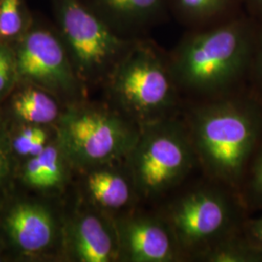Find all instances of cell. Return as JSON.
I'll return each mask as SVG.
<instances>
[{"label":"cell","instance_id":"1","mask_svg":"<svg viewBox=\"0 0 262 262\" xmlns=\"http://www.w3.org/2000/svg\"><path fill=\"white\" fill-rule=\"evenodd\" d=\"M249 52V33L231 21L187 36L169 63L178 86L195 94H217L241 74Z\"/></svg>","mask_w":262,"mask_h":262},{"label":"cell","instance_id":"2","mask_svg":"<svg viewBox=\"0 0 262 262\" xmlns=\"http://www.w3.org/2000/svg\"><path fill=\"white\" fill-rule=\"evenodd\" d=\"M190 135L178 122L162 119L140 126L126 157L128 173L139 196L158 197L176 187L194 164Z\"/></svg>","mask_w":262,"mask_h":262},{"label":"cell","instance_id":"3","mask_svg":"<svg viewBox=\"0 0 262 262\" xmlns=\"http://www.w3.org/2000/svg\"><path fill=\"white\" fill-rule=\"evenodd\" d=\"M177 86L169 63L144 43L130 45L123 54L113 83L114 93L138 126L168 118L177 103Z\"/></svg>","mask_w":262,"mask_h":262},{"label":"cell","instance_id":"4","mask_svg":"<svg viewBox=\"0 0 262 262\" xmlns=\"http://www.w3.org/2000/svg\"><path fill=\"white\" fill-rule=\"evenodd\" d=\"M254 134L251 117L233 102L208 104L192 117L190 137L196 157L215 178L228 181L239 174Z\"/></svg>","mask_w":262,"mask_h":262},{"label":"cell","instance_id":"5","mask_svg":"<svg viewBox=\"0 0 262 262\" xmlns=\"http://www.w3.org/2000/svg\"><path fill=\"white\" fill-rule=\"evenodd\" d=\"M140 126L97 109L67 113L59 126V141L67 158L79 166L93 167L125 158L138 138Z\"/></svg>","mask_w":262,"mask_h":262},{"label":"cell","instance_id":"6","mask_svg":"<svg viewBox=\"0 0 262 262\" xmlns=\"http://www.w3.org/2000/svg\"><path fill=\"white\" fill-rule=\"evenodd\" d=\"M57 8L63 34L83 75L102 71L130 47L79 0H57Z\"/></svg>","mask_w":262,"mask_h":262},{"label":"cell","instance_id":"7","mask_svg":"<svg viewBox=\"0 0 262 262\" xmlns=\"http://www.w3.org/2000/svg\"><path fill=\"white\" fill-rule=\"evenodd\" d=\"M231 220L227 199L219 190L201 188L188 192L170 208L168 224L179 248L205 251L220 242Z\"/></svg>","mask_w":262,"mask_h":262},{"label":"cell","instance_id":"8","mask_svg":"<svg viewBox=\"0 0 262 262\" xmlns=\"http://www.w3.org/2000/svg\"><path fill=\"white\" fill-rule=\"evenodd\" d=\"M17 73L37 84L57 90H72L75 78L58 40L45 30L26 35L16 57Z\"/></svg>","mask_w":262,"mask_h":262},{"label":"cell","instance_id":"9","mask_svg":"<svg viewBox=\"0 0 262 262\" xmlns=\"http://www.w3.org/2000/svg\"><path fill=\"white\" fill-rule=\"evenodd\" d=\"M122 245L133 262H169L177 258L179 246L167 222L138 215L122 225Z\"/></svg>","mask_w":262,"mask_h":262},{"label":"cell","instance_id":"10","mask_svg":"<svg viewBox=\"0 0 262 262\" xmlns=\"http://www.w3.org/2000/svg\"><path fill=\"white\" fill-rule=\"evenodd\" d=\"M5 225L13 242L28 253L46 249L55 235L51 215L45 209L36 205L14 207L6 217Z\"/></svg>","mask_w":262,"mask_h":262},{"label":"cell","instance_id":"11","mask_svg":"<svg viewBox=\"0 0 262 262\" xmlns=\"http://www.w3.org/2000/svg\"><path fill=\"white\" fill-rule=\"evenodd\" d=\"M74 246L79 260L111 261L115 256L112 234L96 215H83L74 228Z\"/></svg>","mask_w":262,"mask_h":262},{"label":"cell","instance_id":"12","mask_svg":"<svg viewBox=\"0 0 262 262\" xmlns=\"http://www.w3.org/2000/svg\"><path fill=\"white\" fill-rule=\"evenodd\" d=\"M86 187L98 205L111 210L128 206L138 194L129 175L126 177L109 169L93 171L86 178Z\"/></svg>","mask_w":262,"mask_h":262},{"label":"cell","instance_id":"13","mask_svg":"<svg viewBox=\"0 0 262 262\" xmlns=\"http://www.w3.org/2000/svg\"><path fill=\"white\" fill-rule=\"evenodd\" d=\"M13 107L21 120L38 124L55 121L58 114L56 102L45 93L35 89H27L18 94Z\"/></svg>","mask_w":262,"mask_h":262},{"label":"cell","instance_id":"14","mask_svg":"<svg viewBox=\"0 0 262 262\" xmlns=\"http://www.w3.org/2000/svg\"><path fill=\"white\" fill-rule=\"evenodd\" d=\"M99 3L118 18L141 28L157 18L164 7L165 0H98Z\"/></svg>","mask_w":262,"mask_h":262},{"label":"cell","instance_id":"15","mask_svg":"<svg viewBox=\"0 0 262 262\" xmlns=\"http://www.w3.org/2000/svg\"><path fill=\"white\" fill-rule=\"evenodd\" d=\"M230 0H174L181 16L189 20H206L225 11Z\"/></svg>","mask_w":262,"mask_h":262},{"label":"cell","instance_id":"16","mask_svg":"<svg viewBox=\"0 0 262 262\" xmlns=\"http://www.w3.org/2000/svg\"><path fill=\"white\" fill-rule=\"evenodd\" d=\"M24 25L20 0H0V38L17 36Z\"/></svg>","mask_w":262,"mask_h":262},{"label":"cell","instance_id":"17","mask_svg":"<svg viewBox=\"0 0 262 262\" xmlns=\"http://www.w3.org/2000/svg\"><path fill=\"white\" fill-rule=\"evenodd\" d=\"M43 173V188L55 187L63 179V164L58 150L53 146H46L39 155Z\"/></svg>","mask_w":262,"mask_h":262},{"label":"cell","instance_id":"18","mask_svg":"<svg viewBox=\"0 0 262 262\" xmlns=\"http://www.w3.org/2000/svg\"><path fill=\"white\" fill-rule=\"evenodd\" d=\"M47 134L39 127L21 131L14 141V148L21 156H38L46 147Z\"/></svg>","mask_w":262,"mask_h":262},{"label":"cell","instance_id":"19","mask_svg":"<svg viewBox=\"0 0 262 262\" xmlns=\"http://www.w3.org/2000/svg\"><path fill=\"white\" fill-rule=\"evenodd\" d=\"M17 73L16 58L8 48L0 44V95L9 88Z\"/></svg>","mask_w":262,"mask_h":262},{"label":"cell","instance_id":"20","mask_svg":"<svg viewBox=\"0 0 262 262\" xmlns=\"http://www.w3.org/2000/svg\"><path fill=\"white\" fill-rule=\"evenodd\" d=\"M25 179L29 185L43 188V173L38 156L32 157V159L28 160L25 170Z\"/></svg>","mask_w":262,"mask_h":262},{"label":"cell","instance_id":"21","mask_svg":"<svg viewBox=\"0 0 262 262\" xmlns=\"http://www.w3.org/2000/svg\"><path fill=\"white\" fill-rule=\"evenodd\" d=\"M255 187L262 192V159L255 170Z\"/></svg>","mask_w":262,"mask_h":262},{"label":"cell","instance_id":"22","mask_svg":"<svg viewBox=\"0 0 262 262\" xmlns=\"http://www.w3.org/2000/svg\"><path fill=\"white\" fill-rule=\"evenodd\" d=\"M6 168H7L6 167V160H5V158L2 154V151L0 150V181H1V179L4 177V175L6 173Z\"/></svg>","mask_w":262,"mask_h":262},{"label":"cell","instance_id":"23","mask_svg":"<svg viewBox=\"0 0 262 262\" xmlns=\"http://www.w3.org/2000/svg\"><path fill=\"white\" fill-rule=\"evenodd\" d=\"M253 229H254V234L262 243V220L255 224Z\"/></svg>","mask_w":262,"mask_h":262},{"label":"cell","instance_id":"24","mask_svg":"<svg viewBox=\"0 0 262 262\" xmlns=\"http://www.w3.org/2000/svg\"><path fill=\"white\" fill-rule=\"evenodd\" d=\"M255 1H256L260 6H262V0H255Z\"/></svg>","mask_w":262,"mask_h":262},{"label":"cell","instance_id":"25","mask_svg":"<svg viewBox=\"0 0 262 262\" xmlns=\"http://www.w3.org/2000/svg\"><path fill=\"white\" fill-rule=\"evenodd\" d=\"M260 67H261V72H262V56H261V61H260Z\"/></svg>","mask_w":262,"mask_h":262}]
</instances>
